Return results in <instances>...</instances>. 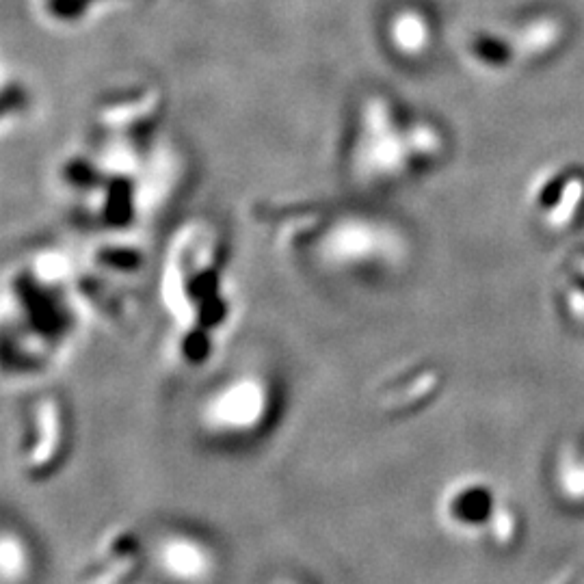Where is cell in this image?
<instances>
[{"label": "cell", "instance_id": "obj_2", "mask_svg": "<svg viewBox=\"0 0 584 584\" xmlns=\"http://www.w3.org/2000/svg\"><path fill=\"white\" fill-rule=\"evenodd\" d=\"M206 396L202 418L206 427L219 431H249L267 416L271 403L269 379L258 373H238L217 383Z\"/></svg>", "mask_w": 584, "mask_h": 584}, {"label": "cell", "instance_id": "obj_5", "mask_svg": "<svg viewBox=\"0 0 584 584\" xmlns=\"http://www.w3.org/2000/svg\"><path fill=\"white\" fill-rule=\"evenodd\" d=\"M165 563L169 572L182 574V578L202 574L206 567L202 550L193 546V543H169L165 550Z\"/></svg>", "mask_w": 584, "mask_h": 584}, {"label": "cell", "instance_id": "obj_6", "mask_svg": "<svg viewBox=\"0 0 584 584\" xmlns=\"http://www.w3.org/2000/svg\"><path fill=\"white\" fill-rule=\"evenodd\" d=\"M394 42L405 50H418L424 42V31L418 18H401L394 24Z\"/></svg>", "mask_w": 584, "mask_h": 584}, {"label": "cell", "instance_id": "obj_1", "mask_svg": "<svg viewBox=\"0 0 584 584\" xmlns=\"http://www.w3.org/2000/svg\"><path fill=\"white\" fill-rule=\"evenodd\" d=\"M403 119L388 102L362 106L357 117L351 165L362 182L396 184L418 167V158L437 150L433 132L424 124L403 130Z\"/></svg>", "mask_w": 584, "mask_h": 584}, {"label": "cell", "instance_id": "obj_8", "mask_svg": "<svg viewBox=\"0 0 584 584\" xmlns=\"http://www.w3.org/2000/svg\"><path fill=\"white\" fill-rule=\"evenodd\" d=\"M135 565H137L135 556L124 554V556H119L117 561H113L109 567L102 569V572L91 578L87 584H119L132 572V567Z\"/></svg>", "mask_w": 584, "mask_h": 584}, {"label": "cell", "instance_id": "obj_3", "mask_svg": "<svg viewBox=\"0 0 584 584\" xmlns=\"http://www.w3.org/2000/svg\"><path fill=\"white\" fill-rule=\"evenodd\" d=\"M377 245H392L390 228L364 217H344L325 234L321 254L334 269L357 273L377 269L375 262L386 260L388 251H377Z\"/></svg>", "mask_w": 584, "mask_h": 584}, {"label": "cell", "instance_id": "obj_4", "mask_svg": "<svg viewBox=\"0 0 584 584\" xmlns=\"http://www.w3.org/2000/svg\"><path fill=\"white\" fill-rule=\"evenodd\" d=\"M59 442H61V427H59L57 407L44 405L42 411H39V440L29 455L31 468H44L46 463L55 457Z\"/></svg>", "mask_w": 584, "mask_h": 584}, {"label": "cell", "instance_id": "obj_7", "mask_svg": "<svg viewBox=\"0 0 584 584\" xmlns=\"http://www.w3.org/2000/svg\"><path fill=\"white\" fill-rule=\"evenodd\" d=\"M580 199H582V182L580 180H574L572 184H569L567 191L563 193V199H561V206L556 212H552V219L550 223L552 225H565L572 221L574 217V212L580 204Z\"/></svg>", "mask_w": 584, "mask_h": 584}]
</instances>
